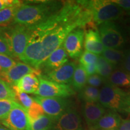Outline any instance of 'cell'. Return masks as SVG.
Returning a JSON list of instances; mask_svg holds the SVG:
<instances>
[{"mask_svg":"<svg viewBox=\"0 0 130 130\" xmlns=\"http://www.w3.org/2000/svg\"><path fill=\"white\" fill-rule=\"evenodd\" d=\"M22 3L0 10V27H6L13 22L16 10Z\"/></svg>","mask_w":130,"mask_h":130,"instance_id":"25","label":"cell"},{"mask_svg":"<svg viewBox=\"0 0 130 130\" xmlns=\"http://www.w3.org/2000/svg\"><path fill=\"white\" fill-rule=\"evenodd\" d=\"M16 62L13 58L6 55L0 54V69L2 71V72L10 69L16 64Z\"/></svg>","mask_w":130,"mask_h":130,"instance_id":"31","label":"cell"},{"mask_svg":"<svg viewBox=\"0 0 130 130\" xmlns=\"http://www.w3.org/2000/svg\"><path fill=\"white\" fill-rule=\"evenodd\" d=\"M84 30L77 28L70 32L63 43L64 48L70 57L77 58L80 57L83 51Z\"/></svg>","mask_w":130,"mask_h":130,"instance_id":"11","label":"cell"},{"mask_svg":"<svg viewBox=\"0 0 130 130\" xmlns=\"http://www.w3.org/2000/svg\"><path fill=\"white\" fill-rule=\"evenodd\" d=\"M13 89L15 93V102L23 107L27 111V110L33 103V98L30 97L27 93L19 91L14 86H13Z\"/></svg>","mask_w":130,"mask_h":130,"instance_id":"26","label":"cell"},{"mask_svg":"<svg viewBox=\"0 0 130 130\" xmlns=\"http://www.w3.org/2000/svg\"><path fill=\"white\" fill-rule=\"evenodd\" d=\"M106 83L118 87H130V75L123 70L116 69L114 70Z\"/></svg>","mask_w":130,"mask_h":130,"instance_id":"19","label":"cell"},{"mask_svg":"<svg viewBox=\"0 0 130 130\" xmlns=\"http://www.w3.org/2000/svg\"><path fill=\"white\" fill-rule=\"evenodd\" d=\"M1 72H2V71H1V69H0V74H1Z\"/></svg>","mask_w":130,"mask_h":130,"instance_id":"41","label":"cell"},{"mask_svg":"<svg viewBox=\"0 0 130 130\" xmlns=\"http://www.w3.org/2000/svg\"><path fill=\"white\" fill-rule=\"evenodd\" d=\"M121 67L122 70L130 75V48L124 51V56Z\"/></svg>","mask_w":130,"mask_h":130,"instance_id":"34","label":"cell"},{"mask_svg":"<svg viewBox=\"0 0 130 130\" xmlns=\"http://www.w3.org/2000/svg\"><path fill=\"white\" fill-rule=\"evenodd\" d=\"M102 56L111 63L115 69H118V66H121L122 62L124 51L121 50L105 48L102 53Z\"/></svg>","mask_w":130,"mask_h":130,"instance_id":"21","label":"cell"},{"mask_svg":"<svg viewBox=\"0 0 130 130\" xmlns=\"http://www.w3.org/2000/svg\"><path fill=\"white\" fill-rule=\"evenodd\" d=\"M0 54L6 55L13 58L7 40L3 34V30H1V29H0Z\"/></svg>","mask_w":130,"mask_h":130,"instance_id":"32","label":"cell"},{"mask_svg":"<svg viewBox=\"0 0 130 130\" xmlns=\"http://www.w3.org/2000/svg\"><path fill=\"white\" fill-rule=\"evenodd\" d=\"M62 6L61 2L53 1L23 3L16 10L12 23L28 27L36 25L57 13Z\"/></svg>","mask_w":130,"mask_h":130,"instance_id":"2","label":"cell"},{"mask_svg":"<svg viewBox=\"0 0 130 130\" xmlns=\"http://www.w3.org/2000/svg\"><path fill=\"white\" fill-rule=\"evenodd\" d=\"M30 74H34L37 77H39L42 75L40 69H35L23 62H18L16 63V64L10 69L1 72L0 74V78L8 84L14 86L19 79L26 75Z\"/></svg>","mask_w":130,"mask_h":130,"instance_id":"12","label":"cell"},{"mask_svg":"<svg viewBox=\"0 0 130 130\" xmlns=\"http://www.w3.org/2000/svg\"><path fill=\"white\" fill-rule=\"evenodd\" d=\"M13 58L21 59L28 44L30 30L28 27L15 25L9 30H3Z\"/></svg>","mask_w":130,"mask_h":130,"instance_id":"5","label":"cell"},{"mask_svg":"<svg viewBox=\"0 0 130 130\" xmlns=\"http://www.w3.org/2000/svg\"><path fill=\"white\" fill-rule=\"evenodd\" d=\"M1 124L10 130H30V121L27 111L16 102L7 118Z\"/></svg>","mask_w":130,"mask_h":130,"instance_id":"9","label":"cell"},{"mask_svg":"<svg viewBox=\"0 0 130 130\" xmlns=\"http://www.w3.org/2000/svg\"><path fill=\"white\" fill-rule=\"evenodd\" d=\"M54 121L46 115L30 122V130H52Z\"/></svg>","mask_w":130,"mask_h":130,"instance_id":"23","label":"cell"},{"mask_svg":"<svg viewBox=\"0 0 130 130\" xmlns=\"http://www.w3.org/2000/svg\"><path fill=\"white\" fill-rule=\"evenodd\" d=\"M87 76H90L96 74V64L83 66Z\"/></svg>","mask_w":130,"mask_h":130,"instance_id":"37","label":"cell"},{"mask_svg":"<svg viewBox=\"0 0 130 130\" xmlns=\"http://www.w3.org/2000/svg\"><path fill=\"white\" fill-rule=\"evenodd\" d=\"M16 102L10 100H0V121L7 118Z\"/></svg>","mask_w":130,"mask_h":130,"instance_id":"29","label":"cell"},{"mask_svg":"<svg viewBox=\"0 0 130 130\" xmlns=\"http://www.w3.org/2000/svg\"><path fill=\"white\" fill-rule=\"evenodd\" d=\"M39 86L35 93L43 98H68L75 95V92L68 84H60L38 77Z\"/></svg>","mask_w":130,"mask_h":130,"instance_id":"8","label":"cell"},{"mask_svg":"<svg viewBox=\"0 0 130 130\" xmlns=\"http://www.w3.org/2000/svg\"><path fill=\"white\" fill-rule=\"evenodd\" d=\"M96 73L106 81L115 69V67L102 56H99L96 63Z\"/></svg>","mask_w":130,"mask_h":130,"instance_id":"22","label":"cell"},{"mask_svg":"<svg viewBox=\"0 0 130 130\" xmlns=\"http://www.w3.org/2000/svg\"><path fill=\"white\" fill-rule=\"evenodd\" d=\"M118 130H130V119H122V121Z\"/></svg>","mask_w":130,"mask_h":130,"instance_id":"38","label":"cell"},{"mask_svg":"<svg viewBox=\"0 0 130 130\" xmlns=\"http://www.w3.org/2000/svg\"><path fill=\"white\" fill-rule=\"evenodd\" d=\"M77 64L74 61H68L57 69L49 71L41 77L48 80L60 84H67L71 83L73 75L77 67Z\"/></svg>","mask_w":130,"mask_h":130,"instance_id":"13","label":"cell"},{"mask_svg":"<svg viewBox=\"0 0 130 130\" xmlns=\"http://www.w3.org/2000/svg\"><path fill=\"white\" fill-rule=\"evenodd\" d=\"M104 83H106L105 79L96 74L87 77V83L88 84V86L97 88L101 86Z\"/></svg>","mask_w":130,"mask_h":130,"instance_id":"33","label":"cell"},{"mask_svg":"<svg viewBox=\"0 0 130 130\" xmlns=\"http://www.w3.org/2000/svg\"><path fill=\"white\" fill-rule=\"evenodd\" d=\"M22 3V1L17 0H0V10H2L7 7L20 4Z\"/></svg>","mask_w":130,"mask_h":130,"instance_id":"35","label":"cell"},{"mask_svg":"<svg viewBox=\"0 0 130 130\" xmlns=\"http://www.w3.org/2000/svg\"><path fill=\"white\" fill-rule=\"evenodd\" d=\"M39 86V80L38 77L34 74H30L22 77L13 86L25 93L35 94L38 90Z\"/></svg>","mask_w":130,"mask_h":130,"instance_id":"18","label":"cell"},{"mask_svg":"<svg viewBox=\"0 0 130 130\" xmlns=\"http://www.w3.org/2000/svg\"><path fill=\"white\" fill-rule=\"evenodd\" d=\"M129 35H130V28H129Z\"/></svg>","mask_w":130,"mask_h":130,"instance_id":"42","label":"cell"},{"mask_svg":"<svg viewBox=\"0 0 130 130\" xmlns=\"http://www.w3.org/2000/svg\"><path fill=\"white\" fill-rule=\"evenodd\" d=\"M28 28L30 38L20 60L36 69H39L51 54L63 44L68 34L77 28L74 25H63L57 13L44 22Z\"/></svg>","mask_w":130,"mask_h":130,"instance_id":"1","label":"cell"},{"mask_svg":"<svg viewBox=\"0 0 130 130\" xmlns=\"http://www.w3.org/2000/svg\"><path fill=\"white\" fill-rule=\"evenodd\" d=\"M96 25L95 23H92L86 27L84 44L86 51L97 55L102 54L105 48Z\"/></svg>","mask_w":130,"mask_h":130,"instance_id":"14","label":"cell"},{"mask_svg":"<svg viewBox=\"0 0 130 130\" xmlns=\"http://www.w3.org/2000/svg\"><path fill=\"white\" fill-rule=\"evenodd\" d=\"M92 130V129H91ZM105 130H118V129H105Z\"/></svg>","mask_w":130,"mask_h":130,"instance_id":"40","label":"cell"},{"mask_svg":"<svg viewBox=\"0 0 130 130\" xmlns=\"http://www.w3.org/2000/svg\"><path fill=\"white\" fill-rule=\"evenodd\" d=\"M68 55L62 44L51 54L40 68H43L45 73L48 72L61 67L65 63L68 62Z\"/></svg>","mask_w":130,"mask_h":130,"instance_id":"16","label":"cell"},{"mask_svg":"<svg viewBox=\"0 0 130 130\" xmlns=\"http://www.w3.org/2000/svg\"><path fill=\"white\" fill-rule=\"evenodd\" d=\"M122 121V119L117 112L109 111L92 126V130L118 129Z\"/></svg>","mask_w":130,"mask_h":130,"instance_id":"17","label":"cell"},{"mask_svg":"<svg viewBox=\"0 0 130 130\" xmlns=\"http://www.w3.org/2000/svg\"><path fill=\"white\" fill-rule=\"evenodd\" d=\"M100 90L96 87L86 86L79 91V97L84 102H98L99 101Z\"/></svg>","mask_w":130,"mask_h":130,"instance_id":"24","label":"cell"},{"mask_svg":"<svg viewBox=\"0 0 130 130\" xmlns=\"http://www.w3.org/2000/svg\"><path fill=\"white\" fill-rule=\"evenodd\" d=\"M0 130H10V129H8L7 128H6V126H4L3 125L0 124Z\"/></svg>","mask_w":130,"mask_h":130,"instance_id":"39","label":"cell"},{"mask_svg":"<svg viewBox=\"0 0 130 130\" xmlns=\"http://www.w3.org/2000/svg\"><path fill=\"white\" fill-rule=\"evenodd\" d=\"M98 32L104 48L121 50L125 45L126 40L123 32L113 21L100 24Z\"/></svg>","mask_w":130,"mask_h":130,"instance_id":"6","label":"cell"},{"mask_svg":"<svg viewBox=\"0 0 130 130\" xmlns=\"http://www.w3.org/2000/svg\"><path fill=\"white\" fill-rule=\"evenodd\" d=\"M112 1L118 5L123 11H126L130 15V0H114Z\"/></svg>","mask_w":130,"mask_h":130,"instance_id":"36","label":"cell"},{"mask_svg":"<svg viewBox=\"0 0 130 130\" xmlns=\"http://www.w3.org/2000/svg\"><path fill=\"white\" fill-rule=\"evenodd\" d=\"M98 102L111 111L130 113V92L107 83L100 90Z\"/></svg>","mask_w":130,"mask_h":130,"instance_id":"3","label":"cell"},{"mask_svg":"<svg viewBox=\"0 0 130 130\" xmlns=\"http://www.w3.org/2000/svg\"><path fill=\"white\" fill-rule=\"evenodd\" d=\"M87 77L88 76L86 74L82 65L78 64L74 71L71 83L73 89L80 91L83 89L87 83Z\"/></svg>","mask_w":130,"mask_h":130,"instance_id":"20","label":"cell"},{"mask_svg":"<svg viewBox=\"0 0 130 130\" xmlns=\"http://www.w3.org/2000/svg\"><path fill=\"white\" fill-rule=\"evenodd\" d=\"M52 130H83L81 116L74 105L54 122Z\"/></svg>","mask_w":130,"mask_h":130,"instance_id":"10","label":"cell"},{"mask_svg":"<svg viewBox=\"0 0 130 130\" xmlns=\"http://www.w3.org/2000/svg\"><path fill=\"white\" fill-rule=\"evenodd\" d=\"M82 111L86 122L93 126L106 113L105 107L100 102H84L82 105Z\"/></svg>","mask_w":130,"mask_h":130,"instance_id":"15","label":"cell"},{"mask_svg":"<svg viewBox=\"0 0 130 130\" xmlns=\"http://www.w3.org/2000/svg\"><path fill=\"white\" fill-rule=\"evenodd\" d=\"M27 115L30 122L45 115V112L41 105L34 101L32 105L27 110Z\"/></svg>","mask_w":130,"mask_h":130,"instance_id":"28","label":"cell"},{"mask_svg":"<svg viewBox=\"0 0 130 130\" xmlns=\"http://www.w3.org/2000/svg\"><path fill=\"white\" fill-rule=\"evenodd\" d=\"M0 100L15 101V93L9 84L0 78Z\"/></svg>","mask_w":130,"mask_h":130,"instance_id":"27","label":"cell"},{"mask_svg":"<svg viewBox=\"0 0 130 130\" xmlns=\"http://www.w3.org/2000/svg\"><path fill=\"white\" fill-rule=\"evenodd\" d=\"M35 101L41 105L47 116L56 121L73 103L67 98H43L36 96L33 98Z\"/></svg>","mask_w":130,"mask_h":130,"instance_id":"7","label":"cell"},{"mask_svg":"<svg viewBox=\"0 0 130 130\" xmlns=\"http://www.w3.org/2000/svg\"><path fill=\"white\" fill-rule=\"evenodd\" d=\"M98 56L90 52L85 51L79 57V63L82 66L94 64L96 63Z\"/></svg>","mask_w":130,"mask_h":130,"instance_id":"30","label":"cell"},{"mask_svg":"<svg viewBox=\"0 0 130 130\" xmlns=\"http://www.w3.org/2000/svg\"><path fill=\"white\" fill-rule=\"evenodd\" d=\"M88 6L92 13L93 22L97 25L118 20L124 13L123 9L112 1H88Z\"/></svg>","mask_w":130,"mask_h":130,"instance_id":"4","label":"cell"}]
</instances>
